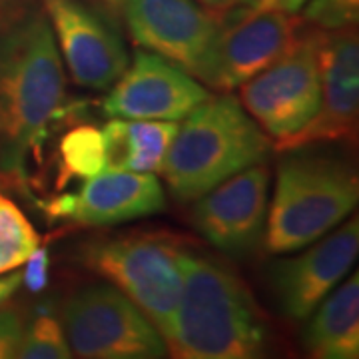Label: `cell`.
<instances>
[{
	"label": "cell",
	"instance_id": "6da1fadb",
	"mask_svg": "<svg viewBox=\"0 0 359 359\" xmlns=\"http://www.w3.org/2000/svg\"><path fill=\"white\" fill-rule=\"evenodd\" d=\"M66 106L65 65L42 0H0V174L28 178Z\"/></svg>",
	"mask_w": 359,
	"mask_h": 359
},
{
	"label": "cell",
	"instance_id": "7a4b0ae2",
	"mask_svg": "<svg viewBox=\"0 0 359 359\" xmlns=\"http://www.w3.org/2000/svg\"><path fill=\"white\" fill-rule=\"evenodd\" d=\"M164 341L180 359H252L268 349V325L233 269L190 252Z\"/></svg>",
	"mask_w": 359,
	"mask_h": 359
},
{
	"label": "cell",
	"instance_id": "3957f363",
	"mask_svg": "<svg viewBox=\"0 0 359 359\" xmlns=\"http://www.w3.org/2000/svg\"><path fill=\"white\" fill-rule=\"evenodd\" d=\"M271 152L273 140L238 98L210 96L182 118L160 174L174 198L192 202Z\"/></svg>",
	"mask_w": 359,
	"mask_h": 359
},
{
	"label": "cell",
	"instance_id": "277c9868",
	"mask_svg": "<svg viewBox=\"0 0 359 359\" xmlns=\"http://www.w3.org/2000/svg\"><path fill=\"white\" fill-rule=\"evenodd\" d=\"M358 200V172L347 162L287 154L278 166L262 244L273 256L299 252L346 222Z\"/></svg>",
	"mask_w": 359,
	"mask_h": 359
},
{
	"label": "cell",
	"instance_id": "5b68a950",
	"mask_svg": "<svg viewBox=\"0 0 359 359\" xmlns=\"http://www.w3.org/2000/svg\"><path fill=\"white\" fill-rule=\"evenodd\" d=\"M190 250L168 231H128L94 238L80 250L88 269L134 302L164 337L178 308Z\"/></svg>",
	"mask_w": 359,
	"mask_h": 359
},
{
	"label": "cell",
	"instance_id": "8992f818",
	"mask_svg": "<svg viewBox=\"0 0 359 359\" xmlns=\"http://www.w3.org/2000/svg\"><path fill=\"white\" fill-rule=\"evenodd\" d=\"M100 4L126 28L136 46L210 86L222 14L198 0H100Z\"/></svg>",
	"mask_w": 359,
	"mask_h": 359
},
{
	"label": "cell",
	"instance_id": "52a82bcc",
	"mask_svg": "<svg viewBox=\"0 0 359 359\" xmlns=\"http://www.w3.org/2000/svg\"><path fill=\"white\" fill-rule=\"evenodd\" d=\"M62 325L72 355L84 359L166 358L164 337L112 283H88L66 299Z\"/></svg>",
	"mask_w": 359,
	"mask_h": 359
},
{
	"label": "cell",
	"instance_id": "ba28073f",
	"mask_svg": "<svg viewBox=\"0 0 359 359\" xmlns=\"http://www.w3.org/2000/svg\"><path fill=\"white\" fill-rule=\"evenodd\" d=\"M320 39V28L309 25L292 50L240 86L238 100L273 144L308 126L318 112Z\"/></svg>",
	"mask_w": 359,
	"mask_h": 359
},
{
	"label": "cell",
	"instance_id": "9c48e42d",
	"mask_svg": "<svg viewBox=\"0 0 359 359\" xmlns=\"http://www.w3.org/2000/svg\"><path fill=\"white\" fill-rule=\"evenodd\" d=\"M54 40L72 80L90 90H108L130 62L118 20L86 0H42Z\"/></svg>",
	"mask_w": 359,
	"mask_h": 359
},
{
	"label": "cell",
	"instance_id": "30bf717a",
	"mask_svg": "<svg viewBox=\"0 0 359 359\" xmlns=\"http://www.w3.org/2000/svg\"><path fill=\"white\" fill-rule=\"evenodd\" d=\"M297 14L236 8L222 14L210 88L230 92L278 62L308 30Z\"/></svg>",
	"mask_w": 359,
	"mask_h": 359
},
{
	"label": "cell",
	"instance_id": "8fae6325",
	"mask_svg": "<svg viewBox=\"0 0 359 359\" xmlns=\"http://www.w3.org/2000/svg\"><path fill=\"white\" fill-rule=\"evenodd\" d=\"M269 168L262 162L233 174L198 198L192 224L219 254L250 256L264 242L269 205Z\"/></svg>",
	"mask_w": 359,
	"mask_h": 359
},
{
	"label": "cell",
	"instance_id": "7c38bea8",
	"mask_svg": "<svg viewBox=\"0 0 359 359\" xmlns=\"http://www.w3.org/2000/svg\"><path fill=\"white\" fill-rule=\"evenodd\" d=\"M320 106L308 126L273 144V150L290 152L313 142H355L359 120V44L355 26L321 30Z\"/></svg>",
	"mask_w": 359,
	"mask_h": 359
},
{
	"label": "cell",
	"instance_id": "4fadbf2b",
	"mask_svg": "<svg viewBox=\"0 0 359 359\" xmlns=\"http://www.w3.org/2000/svg\"><path fill=\"white\" fill-rule=\"evenodd\" d=\"M205 98L208 88L186 70L154 52L138 50L108 88L102 110L110 118L180 122Z\"/></svg>",
	"mask_w": 359,
	"mask_h": 359
},
{
	"label": "cell",
	"instance_id": "5bb4252c",
	"mask_svg": "<svg viewBox=\"0 0 359 359\" xmlns=\"http://www.w3.org/2000/svg\"><path fill=\"white\" fill-rule=\"evenodd\" d=\"M299 256L280 257L269 268L273 292L285 318L306 321L321 299L351 271L359 252V222L353 216Z\"/></svg>",
	"mask_w": 359,
	"mask_h": 359
},
{
	"label": "cell",
	"instance_id": "9a60e30c",
	"mask_svg": "<svg viewBox=\"0 0 359 359\" xmlns=\"http://www.w3.org/2000/svg\"><path fill=\"white\" fill-rule=\"evenodd\" d=\"M166 194L154 174L102 170L74 194L68 218L80 226H114L162 212Z\"/></svg>",
	"mask_w": 359,
	"mask_h": 359
},
{
	"label": "cell",
	"instance_id": "2e32d148",
	"mask_svg": "<svg viewBox=\"0 0 359 359\" xmlns=\"http://www.w3.org/2000/svg\"><path fill=\"white\" fill-rule=\"evenodd\" d=\"M304 346L316 359L359 358V276L351 273L313 309Z\"/></svg>",
	"mask_w": 359,
	"mask_h": 359
},
{
	"label": "cell",
	"instance_id": "e0dca14e",
	"mask_svg": "<svg viewBox=\"0 0 359 359\" xmlns=\"http://www.w3.org/2000/svg\"><path fill=\"white\" fill-rule=\"evenodd\" d=\"M128 128V172L158 174L168 148L176 136L178 122L170 120H126Z\"/></svg>",
	"mask_w": 359,
	"mask_h": 359
},
{
	"label": "cell",
	"instance_id": "ac0fdd59",
	"mask_svg": "<svg viewBox=\"0 0 359 359\" xmlns=\"http://www.w3.org/2000/svg\"><path fill=\"white\" fill-rule=\"evenodd\" d=\"M42 244L39 231L13 198L0 194V276L22 268Z\"/></svg>",
	"mask_w": 359,
	"mask_h": 359
},
{
	"label": "cell",
	"instance_id": "d6986e66",
	"mask_svg": "<svg viewBox=\"0 0 359 359\" xmlns=\"http://www.w3.org/2000/svg\"><path fill=\"white\" fill-rule=\"evenodd\" d=\"M58 158L62 178L88 180L100 174L104 170L102 132L88 124L68 130L58 146Z\"/></svg>",
	"mask_w": 359,
	"mask_h": 359
},
{
	"label": "cell",
	"instance_id": "ffe728a7",
	"mask_svg": "<svg viewBox=\"0 0 359 359\" xmlns=\"http://www.w3.org/2000/svg\"><path fill=\"white\" fill-rule=\"evenodd\" d=\"M20 359H68L72 351L68 347L65 325L56 316L42 311L26 321L22 344L18 349Z\"/></svg>",
	"mask_w": 359,
	"mask_h": 359
},
{
	"label": "cell",
	"instance_id": "44dd1931",
	"mask_svg": "<svg viewBox=\"0 0 359 359\" xmlns=\"http://www.w3.org/2000/svg\"><path fill=\"white\" fill-rule=\"evenodd\" d=\"M304 20L325 32L351 28L359 20V0H308Z\"/></svg>",
	"mask_w": 359,
	"mask_h": 359
},
{
	"label": "cell",
	"instance_id": "7402d4cb",
	"mask_svg": "<svg viewBox=\"0 0 359 359\" xmlns=\"http://www.w3.org/2000/svg\"><path fill=\"white\" fill-rule=\"evenodd\" d=\"M26 320L25 313L14 306H0V359L18 355L22 344Z\"/></svg>",
	"mask_w": 359,
	"mask_h": 359
},
{
	"label": "cell",
	"instance_id": "603a6c76",
	"mask_svg": "<svg viewBox=\"0 0 359 359\" xmlns=\"http://www.w3.org/2000/svg\"><path fill=\"white\" fill-rule=\"evenodd\" d=\"M25 271H22V283L30 292L39 294L48 283V252L44 245H39L30 257L25 262Z\"/></svg>",
	"mask_w": 359,
	"mask_h": 359
},
{
	"label": "cell",
	"instance_id": "cb8c5ba5",
	"mask_svg": "<svg viewBox=\"0 0 359 359\" xmlns=\"http://www.w3.org/2000/svg\"><path fill=\"white\" fill-rule=\"evenodd\" d=\"M308 0H254L252 11H273V13L297 14Z\"/></svg>",
	"mask_w": 359,
	"mask_h": 359
},
{
	"label": "cell",
	"instance_id": "d4e9b609",
	"mask_svg": "<svg viewBox=\"0 0 359 359\" xmlns=\"http://www.w3.org/2000/svg\"><path fill=\"white\" fill-rule=\"evenodd\" d=\"M20 285H22V271H18V269L0 276V306L8 304L11 297L18 292Z\"/></svg>",
	"mask_w": 359,
	"mask_h": 359
},
{
	"label": "cell",
	"instance_id": "484cf974",
	"mask_svg": "<svg viewBox=\"0 0 359 359\" xmlns=\"http://www.w3.org/2000/svg\"><path fill=\"white\" fill-rule=\"evenodd\" d=\"M198 2L218 14L230 13L236 8H252V4H254V0H198Z\"/></svg>",
	"mask_w": 359,
	"mask_h": 359
}]
</instances>
